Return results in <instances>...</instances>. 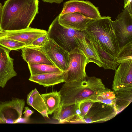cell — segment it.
<instances>
[{
  "mask_svg": "<svg viewBox=\"0 0 132 132\" xmlns=\"http://www.w3.org/2000/svg\"><path fill=\"white\" fill-rule=\"evenodd\" d=\"M91 41L102 62V67L105 69L115 70L120 64L117 62L116 58Z\"/></svg>",
  "mask_w": 132,
  "mask_h": 132,
  "instance_id": "22",
  "label": "cell"
},
{
  "mask_svg": "<svg viewBox=\"0 0 132 132\" xmlns=\"http://www.w3.org/2000/svg\"><path fill=\"white\" fill-rule=\"evenodd\" d=\"M27 103L43 117L49 118L46 104L41 95L36 88L32 90L28 95Z\"/></svg>",
  "mask_w": 132,
  "mask_h": 132,
  "instance_id": "20",
  "label": "cell"
},
{
  "mask_svg": "<svg viewBox=\"0 0 132 132\" xmlns=\"http://www.w3.org/2000/svg\"><path fill=\"white\" fill-rule=\"evenodd\" d=\"M115 101L114 92L105 87L104 90L98 95L92 101L101 102L114 106Z\"/></svg>",
  "mask_w": 132,
  "mask_h": 132,
  "instance_id": "25",
  "label": "cell"
},
{
  "mask_svg": "<svg viewBox=\"0 0 132 132\" xmlns=\"http://www.w3.org/2000/svg\"><path fill=\"white\" fill-rule=\"evenodd\" d=\"M94 102L91 101H87L80 103V109L81 117L83 120L84 117L88 113L89 110Z\"/></svg>",
  "mask_w": 132,
  "mask_h": 132,
  "instance_id": "27",
  "label": "cell"
},
{
  "mask_svg": "<svg viewBox=\"0 0 132 132\" xmlns=\"http://www.w3.org/2000/svg\"><path fill=\"white\" fill-rule=\"evenodd\" d=\"M114 92L115 96L114 107L118 114L127 107L132 102V86L122 88Z\"/></svg>",
  "mask_w": 132,
  "mask_h": 132,
  "instance_id": "19",
  "label": "cell"
},
{
  "mask_svg": "<svg viewBox=\"0 0 132 132\" xmlns=\"http://www.w3.org/2000/svg\"><path fill=\"white\" fill-rule=\"evenodd\" d=\"M34 112L33 111L30 110L28 107H25L24 108V111L23 112L24 118L29 119L30 116Z\"/></svg>",
  "mask_w": 132,
  "mask_h": 132,
  "instance_id": "30",
  "label": "cell"
},
{
  "mask_svg": "<svg viewBox=\"0 0 132 132\" xmlns=\"http://www.w3.org/2000/svg\"><path fill=\"white\" fill-rule=\"evenodd\" d=\"M25 104L23 99L16 98L11 101L0 102V118L4 123H15L21 118Z\"/></svg>",
  "mask_w": 132,
  "mask_h": 132,
  "instance_id": "9",
  "label": "cell"
},
{
  "mask_svg": "<svg viewBox=\"0 0 132 132\" xmlns=\"http://www.w3.org/2000/svg\"><path fill=\"white\" fill-rule=\"evenodd\" d=\"M29 119L24 118H20L18 119L16 122L15 123H27L29 121Z\"/></svg>",
  "mask_w": 132,
  "mask_h": 132,
  "instance_id": "32",
  "label": "cell"
},
{
  "mask_svg": "<svg viewBox=\"0 0 132 132\" xmlns=\"http://www.w3.org/2000/svg\"><path fill=\"white\" fill-rule=\"evenodd\" d=\"M132 0H124V9H127L132 14Z\"/></svg>",
  "mask_w": 132,
  "mask_h": 132,
  "instance_id": "29",
  "label": "cell"
},
{
  "mask_svg": "<svg viewBox=\"0 0 132 132\" xmlns=\"http://www.w3.org/2000/svg\"><path fill=\"white\" fill-rule=\"evenodd\" d=\"M11 51L0 45V87H4L7 82L16 76L13 59L9 55Z\"/></svg>",
  "mask_w": 132,
  "mask_h": 132,
  "instance_id": "12",
  "label": "cell"
},
{
  "mask_svg": "<svg viewBox=\"0 0 132 132\" xmlns=\"http://www.w3.org/2000/svg\"><path fill=\"white\" fill-rule=\"evenodd\" d=\"M78 103L71 105H60L54 113L52 118L60 123H80L78 117Z\"/></svg>",
  "mask_w": 132,
  "mask_h": 132,
  "instance_id": "15",
  "label": "cell"
},
{
  "mask_svg": "<svg viewBox=\"0 0 132 132\" xmlns=\"http://www.w3.org/2000/svg\"><path fill=\"white\" fill-rule=\"evenodd\" d=\"M111 23L120 47L132 40V14L127 9Z\"/></svg>",
  "mask_w": 132,
  "mask_h": 132,
  "instance_id": "6",
  "label": "cell"
},
{
  "mask_svg": "<svg viewBox=\"0 0 132 132\" xmlns=\"http://www.w3.org/2000/svg\"><path fill=\"white\" fill-rule=\"evenodd\" d=\"M49 39L47 33L38 37L30 45L40 47L43 45Z\"/></svg>",
  "mask_w": 132,
  "mask_h": 132,
  "instance_id": "28",
  "label": "cell"
},
{
  "mask_svg": "<svg viewBox=\"0 0 132 132\" xmlns=\"http://www.w3.org/2000/svg\"><path fill=\"white\" fill-rule=\"evenodd\" d=\"M3 5H2V4L1 3H0V31H2V30L1 27V21L3 8Z\"/></svg>",
  "mask_w": 132,
  "mask_h": 132,
  "instance_id": "33",
  "label": "cell"
},
{
  "mask_svg": "<svg viewBox=\"0 0 132 132\" xmlns=\"http://www.w3.org/2000/svg\"><path fill=\"white\" fill-rule=\"evenodd\" d=\"M39 47L55 65L62 71L67 70L70 63L69 52L50 38Z\"/></svg>",
  "mask_w": 132,
  "mask_h": 132,
  "instance_id": "7",
  "label": "cell"
},
{
  "mask_svg": "<svg viewBox=\"0 0 132 132\" xmlns=\"http://www.w3.org/2000/svg\"><path fill=\"white\" fill-rule=\"evenodd\" d=\"M38 0H6L1 21L2 30L13 31L29 27L38 13Z\"/></svg>",
  "mask_w": 132,
  "mask_h": 132,
  "instance_id": "1",
  "label": "cell"
},
{
  "mask_svg": "<svg viewBox=\"0 0 132 132\" xmlns=\"http://www.w3.org/2000/svg\"><path fill=\"white\" fill-rule=\"evenodd\" d=\"M40 95L46 104L48 115L52 114L60 106L61 98L60 91H53Z\"/></svg>",
  "mask_w": 132,
  "mask_h": 132,
  "instance_id": "21",
  "label": "cell"
},
{
  "mask_svg": "<svg viewBox=\"0 0 132 132\" xmlns=\"http://www.w3.org/2000/svg\"><path fill=\"white\" fill-rule=\"evenodd\" d=\"M105 87L102 79L95 76H87L81 81L65 82L60 90L61 105H67L92 101Z\"/></svg>",
  "mask_w": 132,
  "mask_h": 132,
  "instance_id": "2",
  "label": "cell"
},
{
  "mask_svg": "<svg viewBox=\"0 0 132 132\" xmlns=\"http://www.w3.org/2000/svg\"><path fill=\"white\" fill-rule=\"evenodd\" d=\"M44 2L51 3H55L60 4L62 3L64 0H42Z\"/></svg>",
  "mask_w": 132,
  "mask_h": 132,
  "instance_id": "31",
  "label": "cell"
},
{
  "mask_svg": "<svg viewBox=\"0 0 132 132\" xmlns=\"http://www.w3.org/2000/svg\"><path fill=\"white\" fill-rule=\"evenodd\" d=\"M58 16L59 23L62 26L81 31L85 30L88 24L94 20L78 12L59 14Z\"/></svg>",
  "mask_w": 132,
  "mask_h": 132,
  "instance_id": "13",
  "label": "cell"
},
{
  "mask_svg": "<svg viewBox=\"0 0 132 132\" xmlns=\"http://www.w3.org/2000/svg\"><path fill=\"white\" fill-rule=\"evenodd\" d=\"M111 21L109 16H101L90 22L84 31L89 39L116 58L120 47Z\"/></svg>",
  "mask_w": 132,
  "mask_h": 132,
  "instance_id": "3",
  "label": "cell"
},
{
  "mask_svg": "<svg viewBox=\"0 0 132 132\" xmlns=\"http://www.w3.org/2000/svg\"><path fill=\"white\" fill-rule=\"evenodd\" d=\"M0 123H4V122L0 118Z\"/></svg>",
  "mask_w": 132,
  "mask_h": 132,
  "instance_id": "34",
  "label": "cell"
},
{
  "mask_svg": "<svg viewBox=\"0 0 132 132\" xmlns=\"http://www.w3.org/2000/svg\"><path fill=\"white\" fill-rule=\"evenodd\" d=\"M74 12L79 13L94 19L101 16L98 7L88 1L80 0H70L65 2L60 14Z\"/></svg>",
  "mask_w": 132,
  "mask_h": 132,
  "instance_id": "10",
  "label": "cell"
},
{
  "mask_svg": "<svg viewBox=\"0 0 132 132\" xmlns=\"http://www.w3.org/2000/svg\"><path fill=\"white\" fill-rule=\"evenodd\" d=\"M116 59L119 64L132 61V40L120 47Z\"/></svg>",
  "mask_w": 132,
  "mask_h": 132,
  "instance_id": "24",
  "label": "cell"
},
{
  "mask_svg": "<svg viewBox=\"0 0 132 132\" xmlns=\"http://www.w3.org/2000/svg\"><path fill=\"white\" fill-rule=\"evenodd\" d=\"M28 64L30 76L62 71L54 65L37 63Z\"/></svg>",
  "mask_w": 132,
  "mask_h": 132,
  "instance_id": "23",
  "label": "cell"
},
{
  "mask_svg": "<svg viewBox=\"0 0 132 132\" xmlns=\"http://www.w3.org/2000/svg\"><path fill=\"white\" fill-rule=\"evenodd\" d=\"M58 15L50 25L47 34L49 38L65 50L70 52L77 47L79 39L86 35L84 31H81L64 27L59 24Z\"/></svg>",
  "mask_w": 132,
  "mask_h": 132,
  "instance_id": "4",
  "label": "cell"
},
{
  "mask_svg": "<svg viewBox=\"0 0 132 132\" xmlns=\"http://www.w3.org/2000/svg\"><path fill=\"white\" fill-rule=\"evenodd\" d=\"M77 47L84 53L89 62H93L99 67H102V62L96 50L86 35L79 39Z\"/></svg>",
  "mask_w": 132,
  "mask_h": 132,
  "instance_id": "18",
  "label": "cell"
},
{
  "mask_svg": "<svg viewBox=\"0 0 132 132\" xmlns=\"http://www.w3.org/2000/svg\"><path fill=\"white\" fill-rule=\"evenodd\" d=\"M0 45L12 50H18L26 46L25 44L16 40L5 38H0Z\"/></svg>",
  "mask_w": 132,
  "mask_h": 132,
  "instance_id": "26",
  "label": "cell"
},
{
  "mask_svg": "<svg viewBox=\"0 0 132 132\" xmlns=\"http://www.w3.org/2000/svg\"><path fill=\"white\" fill-rule=\"evenodd\" d=\"M117 114L114 106L101 102H94L84 117L83 123L105 122L112 119Z\"/></svg>",
  "mask_w": 132,
  "mask_h": 132,
  "instance_id": "8",
  "label": "cell"
},
{
  "mask_svg": "<svg viewBox=\"0 0 132 132\" xmlns=\"http://www.w3.org/2000/svg\"><path fill=\"white\" fill-rule=\"evenodd\" d=\"M66 76V72L62 71L30 76L29 80L44 87H48L64 82Z\"/></svg>",
  "mask_w": 132,
  "mask_h": 132,
  "instance_id": "17",
  "label": "cell"
},
{
  "mask_svg": "<svg viewBox=\"0 0 132 132\" xmlns=\"http://www.w3.org/2000/svg\"><path fill=\"white\" fill-rule=\"evenodd\" d=\"M70 62L68 69L65 71L66 76L65 82L82 80L87 75L86 66L89 62L84 53L76 47L69 52Z\"/></svg>",
  "mask_w": 132,
  "mask_h": 132,
  "instance_id": "5",
  "label": "cell"
},
{
  "mask_svg": "<svg viewBox=\"0 0 132 132\" xmlns=\"http://www.w3.org/2000/svg\"><path fill=\"white\" fill-rule=\"evenodd\" d=\"M115 70L112 89L116 91L124 87L132 86V61L121 63Z\"/></svg>",
  "mask_w": 132,
  "mask_h": 132,
  "instance_id": "14",
  "label": "cell"
},
{
  "mask_svg": "<svg viewBox=\"0 0 132 132\" xmlns=\"http://www.w3.org/2000/svg\"><path fill=\"white\" fill-rule=\"evenodd\" d=\"M21 56L28 63H37L54 65L39 47L29 45L21 49Z\"/></svg>",
  "mask_w": 132,
  "mask_h": 132,
  "instance_id": "16",
  "label": "cell"
},
{
  "mask_svg": "<svg viewBox=\"0 0 132 132\" xmlns=\"http://www.w3.org/2000/svg\"><path fill=\"white\" fill-rule=\"evenodd\" d=\"M47 33L46 31L29 27L21 30L0 31V38L13 39L25 43L26 46L30 45L40 37Z\"/></svg>",
  "mask_w": 132,
  "mask_h": 132,
  "instance_id": "11",
  "label": "cell"
}]
</instances>
